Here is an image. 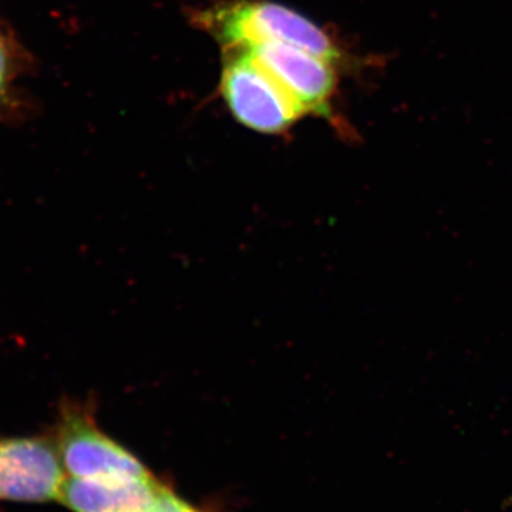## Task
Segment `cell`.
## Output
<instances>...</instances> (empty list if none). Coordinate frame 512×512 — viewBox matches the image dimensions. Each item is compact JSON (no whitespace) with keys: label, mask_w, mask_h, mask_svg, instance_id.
I'll use <instances>...</instances> for the list:
<instances>
[{"label":"cell","mask_w":512,"mask_h":512,"mask_svg":"<svg viewBox=\"0 0 512 512\" xmlns=\"http://www.w3.org/2000/svg\"><path fill=\"white\" fill-rule=\"evenodd\" d=\"M220 94L239 124L265 136H284L306 116L245 47L224 49Z\"/></svg>","instance_id":"7a4b0ae2"},{"label":"cell","mask_w":512,"mask_h":512,"mask_svg":"<svg viewBox=\"0 0 512 512\" xmlns=\"http://www.w3.org/2000/svg\"><path fill=\"white\" fill-rule=\"evenodd\" d=\"M66 474L55 440L49 437L0 439V503L59 501Z\"/></svg>","instance_id":"5b68a950"},{"label":"cell","mask_w":512,"mask_h":512,"mask_svg":"<svg viewBox=\"0 0 512 512\" xmlns=\"http://www.w3.org/2000/svg\"><path fill=\"white\" fill-rule=\"evenodd\" d=\"M12 72V50H10L6 37L0 33V97L8 90L10 80H12Z\"/></svg>","instance_id":"ba28073f"},{"label":"cell","mask_w":512,"mask_h":512,"mask_svg":"<svg viewBox=\"0 0 512 512\" xmlns=\"http://www.w3.org/2000/svg\"><path fill=\"white\" fill-rule=\"evenodd\" d=\"M55 444L66 477L87 480L153 476L133 453L97 426L90 404L60 406Z\"/></svg>","instance_id":"3957f363"},{"label":"cell","mask_w":512,"mask_h":512,"mask_svg":"<svg viewBox=\"0 0 512 512\" xmlns=\"http://www.w3.org/2000/svg\"><path fill=\"white\" fill-rule=\"evenodd\" d=\"M154 512H200L192 507L183 498L178 497L170 488L161 484L160 493H158L156 511Z\"/></svg>","instance_id":"52a82bcc"},{"label":"cell","mask_w":512,"mask_h":512,"mask_svg":"<svg viewBox=\"0 0 512 512\" xmlns=\"http://www.w3.org/2000/svg\"><path fill=\"white\" fill-rule=\"evenodd\" d=\"M190 22L214 37L224 49L282 43L323 57L339 67H353L359 62L315 20L269 0H222L192 10Z\"/></svg>","instance_id":"6da1fadb"},{"label":"cell","mask_w":512,"mask_h":512,"mask_svg":"<svg viewBox=\"0 0 512 512\" xmlns=\"http://www.w3.org/2000/svg\"><path fill=\"white\" fill-rule=\"evenodd\" d=\"M161 484L156 477L64 480L59 501L72 512H154Z\"/></svg>","instance_id":"8992f818"},{"label":"cell","mask_w":512,"mask_h":512,"mask_svg":"<svg viewBox=\"0 0 512 512\" xmlns=\"http://www.w3.org/2000/svg\"><path fill=\"white\" fill-rule=\"evenodd\" d=\"M245 49L301 106L306 116L322 117L339 127L333 109L339 87L338 64L282 43H261Z\"/></svg>","instance_id":"277c9868"}]
</instances>
